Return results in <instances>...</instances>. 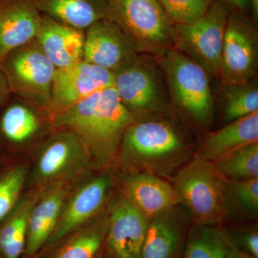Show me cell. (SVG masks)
<instances>
[{
    "label": "cell",
    "mask_w": 258,
    "mask_h": 258,
    "mask_svg": "<svg viewBox=\"0 0 258 258\" xmlns=\"http://www.w3.org/2000/svg\"><path fill=\"white\" fill-rule=\"evenodd\" d=\"M51 121L53 128L77 136L90 168L104 170L118 159L123 134L134 120L113 86L52 115Z\"/></svg>",
    "instance_id": "1"
},
{
    "label": "cell",
    "mask_w": 258,
    "mask_h": 258,
    "mask_svg": "<svg viewBox=\"0 0 258 258\" xmlns=\"http://www.w3.org/2000/svg\"><path fill=\"white\" fill-rule=\"evenodd\" d=\"M170 113L134 120L125 130L118 159L129 174H169L191 152L186 131Z\"/></svg>",
    "instance_id": "2"
},
{
    "label": "cell",
    "mask_w": 258,
    "mask_h": 258,
    "mask_svg": "<svg viewBox=\"0 0 258 258\" xmlns=\"http://www.w3.org/2000/svg\"><path fill=\"white\" fill-rule=\"evenodd\" d=\"M173 186L195 225H217L229 217L227 180L214 163L196 155L176 171Z\"/></svg>",
    "instance_id": "3"
},
{
    "label": "cell",
    "mask_w": 258,
    "mask_h": 258,
    "mask_svg": "<svg viewBox=\"0 0 258 258\" xmlns=\"http://www.w3.org/2000/svg\"><path fill=\"white\" fill-rule=\"evenodd\" d=\"M157 61L174 107L195 124L210 127L215 115V100L208 73L175 48Z\"/></svg>",
    "instance_id": "4"
},
{
    "label": "cell",
    "mask_w": 258,
    "mask_h": 258,
    "mask_svg": "<svg viewBox=\"0 0 258 258\" xmlns=\"http://www.w3.org/2000/svg\"><path fill=\"white\" fill-rule=\"evenodd\" d=\"M110 20L134 42L139 54L160 58L174 48L175 24L158 0H107Z\"/></svg>",
    "instance_id": "5"
},
{
    "label": "cell",
    "mask_w": 258,
    "mask_h": 258,
    "mask_svg": "<svg viewBox=\"0 0 258 258\" xmlns=\"http://www.w3.org/2000/svg\"><path fill=\"white\" fill-rule=\"evenodd\" d=\"M113 75V88L134 120L171 113L165 81L156 59L140 55Z\"/></svg>",
    "instance_id": "6"
},
{
    "label": "cell",
    "mask_w": 258,
    "mask_h": 258,
    "mask_svg": "<svg viewBox=\"0 0 258 258\" xmlns=\"http://www.w3.org/2000/svg\"><path fill=\"white\" fill-rule=\"evenodd\" d=\"M0 69L12 94L48 111L57 69L36 40L0 57Z\"/></svg>",
    "instance_id": "7"
},
{
    "label": "cell",
    "mask_w": 258,
    "mask_h": 258,
    "mask_svg": "<svg viewBox=\"0 0 258 258\" xmlns=\"http://www.w3.org/2000/svg\"><path fill=\"white\" fill-rule=\"evenodd\" d=\"M231 11L221 2L214 0L208 12L196 21L175 25L174 48L215 79H218L222 44Z\"/></svg>",
    "instance_id": "8"
},
{
    "label": "cell",
    "mask_w": 258,
    "mask_h": 258,
    "mask_svg": "<svg viewBox=\"0 0 258 258\" xmlns=\"http://www.w3.org/2000/svg\"><path fill=\"white\" fill-rule=\"evenodd\" d=\"M258 70L257 22L250 15L232 10L226 25L218 79L236 85L255 79Z\"/></svg>",
    "instance_id": "9"
},
{
    "label": "cell",
    "mask_w": 258,
    "mask_h": 258,
    "mask_svg": "<svg viewBox=\"0 0 258 258\" xmlns=\"http://www.w3.org/2000/svg\"><path fill=\"white\" fill-rule=\"evenodd\" d=\"M37 149L34 175L39 187L71 180L90 168L82 143L71 131L54 128Z\"/></svg>",
    "instance_id": "10"
},
{
    "label": "cell",
    "mask_w": 258,
    "mask_h": 258,
    "mask_svg": "<svg viewBox=\"0 0 258 258\" xmlns=\"http://www.w3.org/2000/svg\"><path fill=\"white\" fill-rule=\"evenodd\" d=\"M53 129L47 109L11 93L0 106V152L32 144Z\"/></svg>",
    "instance_id": "11"
},
{
    "label": "cell",
    "mask_w": 258,
    "mask_h": 258,
    "mask_svg": "<svg viewBox=\"0 0 258 258\" xmlns=\"http://www.w3.org/2000/svg\"><path fill=\"white\" fill-rule=\"evenodd\" d=\"M113 73L83 60L67 69L57 70L51 89L50 116L113 87Z\"/></svg>",
    "instance_id": "12"
},
{
    "label": "cell",
    "mask_w": 258,
    "mask_h": 258,
    "mask_svg": "<svg viewBox=\"0 0 258 258\" xmlns=\"http://www.w3.org/2000/svg\"><path fill=\"white\" fill-rule=\"evenodd\" d=\"M111 185V178L106 174L80 185L66 200L55 230L44 247L50 249L60 243L99 215Z\"/></svg>",
    "instance_id": "13"
},
{
    "label": "cell",
    "mask_w": 258,
    "mask_h": 258,
    "mask_svg": "<svg viewBox=\"0 0 258 258\" xmlns=\"http://www.w3.org/2000/svg\"><path fill=\"white\" fill-rule=\"evenodd\" d=\"M106 247L108 258H141L150 220L124 196L115 200L108 212Z\"/></svg>",
    "instance_id": "14"
},
{
    "label": "cell",
    "mask_w": 258,
    "mask_h": 258,
    "mask_svg": "<svg viewBox=\"0 0 258 258\" xmlns=\"http://www.w3.org/2000/svg\"><path fill=\"white\" fill-rule=\"evenodd\" d=\"M140 55L134 42L110 19L86 30L83 60L86 62L114 74Z\"/></svg>",
    "instance_id": "15"
},
{
    "label": "cell",
    "mask_w": 258,
    "mask_h": 258,
    "mask_svg": "<svg viewBox=\"0 0 258 258\" xmlns=\"http://www.w3.org/2000/svg\"><path fill=\"white\" fill-rule=\"evenodd\" d=\"M71 180L45 186L30 214L25 253L31 257L45 247L55 230L66 200L71 195Z\"/></svg>",
    "instance_id": "16"
},
{
    "label": "cell",
    "mask_w": 258,
    "mask_h": 258,
    "mask_svg": "<svg viewBox=\"0 0 258 258\" xmlns=\"http://www.w3.org/2000/svg\"><path fill=\"white\" fill-rule=\"evenodd\" d=\"M41 18L35 0H0V57L35 40Z\"/></svg>",
    "instance_id": "17"
},
{
    "label": "cell",
    "mask_w": 258,
    "mask_h": 258,
    "mask_svg": "<svg viewBox=\"0 0 258 258\" xmlns=\"http://www.w3.org/2000/svg\"><path fill=\"white\" fill-rule=\"evenodd\" d=\"M86 31L42 15L36 41L57 70L83 60Z\"/></svg>",
    "instance_id": "18"
},
{
    "label": "cell",
    "mask_w": 258,
    "mask_h": 258,
    "mask_svg": "<svg viewBox=\"0 0 258 258\" xmlns=\"http://www.w3.org/2000/svg\"><path fill=\"white\" fill-rule=\"evenodd\" d=\"M122 189L123 196L149 220L179 205L174 186L156 174H129Z\"/></svg>",
    "instance_id": "19"
},
{
    "label": "cell",
    "mask_w": 258,
    "mask_h": 258,
    "mask_svg": "<svg viewBox=\"0 0 258 258\" xmlns=\"http://www.w3.org/2000/svg\"><path fill=\"white\" fill-rule=\"evenodd\" d=\"M177 206L149 221L141 258H177L187 235L186 215Z\"/></svg>",
    "instance_id": "20"
},
{
    "label": "cell",
    "mask_w": 258,
    "mask_h": 258,
    "mask_svg": "<svg viewBox=\"0 0 258 258\" xmlns=\"http://www.w3.org/2000/svg\"><path fill=\"white\" fill-rule=\"evenodd\" d=\"M258 143V111L209 134L198 155L215 163L239 149Z\"/></svg>",
    "instance_id": "21"
},
{
    "label": "cell",
    "mask_w": 258,
    "mask_h": 258,
    "mask_svg": "<svg viewBox=\"0 0 258 258\" xmlns=\"http://www.w3.org/2000/svg\"><path fill=\"white\" fill-rule=\"evenodd\" d=\"M41 15L86 31L109 18L107 0H35Z\"/></svg>",
    "instance_id": "22"
},
{
    "label": "cell",
    "mask_w": 258,
    "mask_h": 258,
    "mask_svg": "<svg viewBox=\"0 0 258 258\" xmlns=\"http://www.w3.org/2000/svg\"><path fill=\"white\" fill-rule=\"evenodd\" d=\"M44 187H37L20 197L0 222V257L20 258L25 252L30 214Z\"/></svg>",
    "instance_id": "23"
},
{
    "label": "cell",
    "mask_w": 258,
    "mask_h": 258,
    "mask_svg": "<svg viewBox=\"0 0 258 258\" xmlns=\"http://www.w3.org/2000/svg\"><path fill=\"white\" fill-rule=\"evenodd\" d=\"M108 219V212L97 215L67 237L50 258H96L104 247Z\"/></svg>",
    "instance_id": "24"
},
{
    "label": "cell",
    "mask_w": 258,
    "mask_h": 258,
    "mask_svg": "<svg viewBox=\"0 0 258 258\" xmlns=\"http://www.w3.org/2000/svg\"><path fill=\"white\" fill-rule=\"evenodd\" d=\"M233 245L230 233L221 227L194 224L186 235L183 258H227Z\"/></svg>",
    "instance_id": "25"
},
{
    "label": "cell",
    "mask_w": 258,
    "mask_h": 258,
    "mask_svg": "<svg viewBox=\"0 0 258 258\" xmlns=\"http://www.w3.org/2000/svg\"><path fill=\"white\" fill-rule=\"evenodd\" d=\"M224 125L258 111L257 78L236 85H222Z\"/></svg>",
    "instance_id": "26"
},
{
    "label": "cell",
    "mask_w": 258,
    "mask_h": 258,
    "mask_svg": "<svg viewBox=\"0 0 258 258\" xmlns=\"http://www.w3.org/2000/svg\"><path fill=\"white\" fill-rule=\"evenodd\" d=\"M227 180L258 178V143L251 144L215 163Z\"/></svg>",
    "instance_id": "27"
},
{
    "label": "cell",
    "mask_w": 258,
    "mask_h": 258,
    "mask_svg": "<svg viewBox=\"0 0 258 258\" xmlns=\"http://www.w3.org/2000/svg\"><path fill=\"white\" fill-rule=\"evenodd\" d=\"M28 174L26 166H10L0 169V222L18 203Z\"/></svg>",
    "instance_id": "28"
},
{
    "label": "cell",
    "mask_w": 258,
    "mask_h": 258,
    "mask_svg": "<svg viewBox=\"0 0 258 258\" xmlns=\"http://www.w3.org/2000/svg\"><path fill=\"white\" fill-rule=\"evenodd\" d=\"M229 192V217L232 212L256 216L258 212V178L227 180Z\"/></svg>",
    "instance_id": "29"
},
{
    "label": "cell",
    "mask_w": 258,
    "mask_h": 258,
    "mask_svg": "<svg viewBox=\"0 0 258 258\" xmlns=\"http://www.w3.org/2000/svg\"><path fill=\"white\" fill-rule=\"evenodd\" d=\"M175 25L196 21L210 9L214 0H158Z\"/></svg>",
    "instance_id": "30"
},
{
    "label": "cell",
    "mask_w": 258,
    "mask_h": 258,
    "mask_svg": "<svg viewBox=\"0 0 258 258\" xmlns=\"http://www.w3.org/2000/svg\"><path fill=\"white\" fill-rule=\"evenodd\" d=\"M235 247L242 249L253 257L258 258V233L257 229L242 231L235 235L230 234Z\"/></svg>",
    "instance_id": "31"
},
{
    "label": "cell",
    "mask_w": 258,
    "mask_h": 258,
    "mask_svg": "<svg viewBox=\"0 0 258 258\" xmlns=\"http://www.w3.org/2000/svg\"><path fill=\"white\" fill-rule=\"evenodd\" d=\"M228 7L231 10L240 12L249 15L251 14L249 0H218Z\"/></svg>",
    "instance_id": "32"
},
{
    "label": "cell",
    "mask_w": 258,
    "mask_h": 258,
    "mask_svg": "<svg viewBox=\"0 0 258 258\" xmlns=\"http://www.w3.org/2000/svg\"><path fill=\"white\" fill-rule=\"evenodd\" d=\"M10 94L11 93H10L9 86H8L3 71L0 69V106L9 98Z\"/></svg>",
    "instance_id": "33"
},
{
    "label": "cell",
    "mask_w": 258,
    "mask_h": 258,
    "mask_svg": "<svg viewBox=\"0 0 258 258\" xmlns=\"http://www.w3.org/2000/svg\"><path fill=\"white\" fill-rule=\"evenodd\" d=\"M227 258H256L251 255L242 249H239L238 247H235V245L232 246L228 256Z\"/></svg>",
    "instance_id": "34"
},
{
    "label": "cell",
    "mask_w": 258,
    "mask_h": 258,
    "mask_svg": "<svg viewBox=\"0 0 258 258\" xmlns=\"http://www.w3.org/2000/svg\"><path fill=\"white\" fill-rule=\"evenodd\" d=\"M250 3L251 18L254 21L257 22L258 20V0H249Z\"/></svg>",
    "instance_id": "35"
}]
</instances>
